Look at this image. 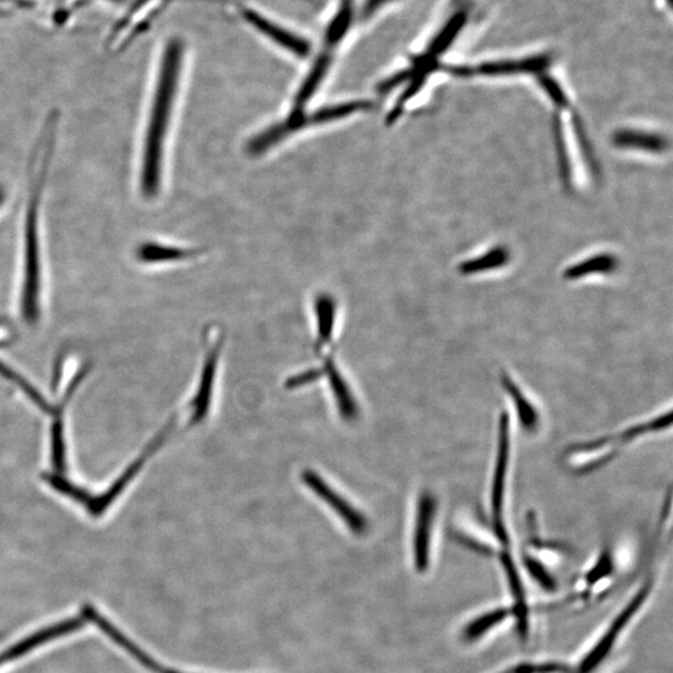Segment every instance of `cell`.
<instances>
[{
    "mask_svg": "<svg viewBox=\"0 0 673 673\" xmlns=\"http://www.w3.org/2000/svg\"><path fill=\"white\" fill-rule=\"evenodd\" d=\"M510 613L511 611L508 609H499L492 611V613L479 617V619L476 620V621L474 622H471L470 625L468 626V637L471 638V640H473V638L479 637V636H482L484 632H486L488 631V629L494 628V626L498 625V623H501L502 620L507 619L509 613Z\"/></svg>",
    "mask_w": 673,
    "mask_h": 673,
    "instance_id": "cell-20",
    "label": "cell"
},
{
    "mask_svg": "<svg viewBox=\"0 0 673 673\" xmlns=\"http://www.w3.org/2000/svg\"><path fill=\"white\" fill-rule=\"evenodd\" d=\"M221 347L222 340L219 338V340L211 344L210 349L207 350L196 396H194V398L190 402L191 414L190 421H188V427L190 428L203 423L206 420L207 414H209Z\"/></svg>",
    "mask_w": 673,
    "mask_h": 673,
    "instance_id": "cell-10",
    "label": "cell"
},
{
    "mask_svg": "<svg viewBox=\"0 0 673 673\" xmlns=\"http://www.w3.org/2000/svg\"><path fill=\"white\" fill-rule=\"evenodd\" d=\"M197 251L192 248L172 246V244H159V242H145L136 250V257L147 265L157 263L179 262L194 259Z\"/></svg>",
    "mask_w": 673,
    "mask_h": 673,
    "instance_id": "cell-13",
    "label": "cell"
},
{
    "mask_svg": "<svg viewBox=\"0 0 673 673\" xmlns=\"http://www.w3.org/2000/svg\"><path fill=\"white\" fill-rule=\"evenodd\" d=\"M565 667L560 665H523L513 669V673H560Z\"/></svg>",
    "mask_w": 673,
    "mask_h": 673,
    "instance_id": "cell-23",
    "label": "cell"
},
{
    "mask_svg": "<svg viewBox=\"0 0 673 673\" xmlns=\"http://www.w3.org/2000/svg\"><path fill=\"white\" fill-rule=\"evenodd\" d=\"M84 623L85 621H84L82 616L73 617V619L64 620V621L34 632L33 635L28 636V637L17 642L13 646L0 653V667L5 665V663L12 662V661L26 656L30 651L36 650V648L43 646V645L48 644V642L57 640L59 637H63V636L70 635L71 632L77 631V629L83 628Z\"/></svg>",
    "mask_w": 673,
    "mask_h": 673,
    "instance_id": "cell-11",
    "label": "cell"
},
{
    "mask_svg": "<svg viewBox=\"0 0 673 673\" xmlns=\"http://www.w3.org/2000/svg\"><path fill=\"white\" fill-rule=\"evenodd\" d=\"M244 15H246L248 21L253 24V27H256L260 32L265 33L268 38L275 40L276 43L286 48L287 51L299 55V57H306L307 52H308V45H307L305 40L293 36L292 34L287 33L281 28L275 27L274 24L263 20L259 14L252 13V12H246Z\"/></svg>",
    "mask_w": 673,
    "mask_h": 673,
    "instance_id": "cell-16",
    "label": "cell"
},
{
    "mask_svg": "<svg viewBox=\"0 0 673 673\" xmlns=\"http://www.w3.org/2000/svg\"><path fill=\"white\" fill-rule=\"evenodd\" d=\"M629 446L631 445L621 428L615 433L567 446L563 454L564 464L575 476H588L615 461Z\"/></svg>",
    "mask_w": 673,
    "mask_h": 673,
    "instance_id": "cell-5",
    "label": "cell"
},
{
    "mask_svg": "<svg viewBox=\"0 0 673 673\" xmlns=\"http://www.w3.org/2000/svg\"><path fill=\"white\" fill-rule=\"evenodd\" d=\"M439 514V499L430 490H423L415 505L413 557L415 569L427 572L430 563V545L434 526Z\"/></svg>",
    "mask_w": 673,
    "mask_h": 673,
    "instance_id": "cell-6",
    "label": "cell"
},
{
    "mask_svg": "<svg viewBox=\"0 0 673 673\" xmlns=\"http://www.w3.org/2000/svg\"><path fill=\"white\" fill-rule=\"evenodd\" d=\"M648 591H650V585L642 588L641 590L636 594V597L629 601L628 606L620 613V615L616 617L615 621H613V625L610 626V629H607L604 637L597 642V646L592 648L588 656L585 657V660L582 661L581 665H580L579 673H590L600 665L601 661L609 654L611 648L615 645V641L617 640V637H619L620 632L625 629V626L628 625L629 620L635 616V613L640 609L641 605L646 600Z\"/></svg>",
    "mask_w": 673,
    "mask_h": 673,
    "instance_id": "cell-9",
    "label": "cell"
},
{
    "mask_svg": "<svg viewBox=\"0 0 673 673\" xmlns=\"http://www.w3.org/2000/svg\"><path fill=\"white\" fill-rule=\"evenodd\" d=\"M501 563L502 569H504L505 573H507L509 586H510L511 592H513V597L515 600H517V611H515V613H517V622H519L517 625H519L520 634L526 636L529 623H527L525 592H524L523 585H521L519 572H517V565H515V561L513 557H511L510 551L502 550V553L501 554Z\"/></svg>",
    "mask_w": 673,
    "mask_h": 673,
    "instance_id": "cell-15",
    "label": "cell"
},
{
    "mask_svg": "<svg viewBox=\"0 0 673 673\" xmlns=\"http://www.w3.org/2000/svg\"><path fill=\"white\" fill-rule=\"evenodd\" d=\"M322 368H324V375H327L328 381H330L331 390L333 393L334 399H336L338 412H340L342 420L347 421L358 420L359 413H361L358 402L353 396L352 390H350L347 381L344 380L342 373L338 371L333 358H331V357L325 358Z\"/></svg>",
    "mask_w": 673,
    "mask_h": 673,
    "instance_id": "cell-12",
    "label": "cell"
},
{
    "mask_svg": "<svg viewBox=\"0 0 673 673\" xmlns=\"http://www.w3.org/2000/svg\"><path fill=\"white\" fill-rule=\"evenodd\" d=\"M524 563H525L527 572H529L530 575L535 579V581L538 582L541 588H544L545 590H554L555 580L553 576L550 575V573L548 572L547 567L542 565L541 561L536 560L533 557H525Z\"/></svg>",
    "mask_w": 673,
    "mask_h": 673,
    "instance_id": "cell-22",
    "label": "cell"
},
{
    "mask_svg": "<svg viewBox=\"0 0 673 673\" xmlns=\"http://www.w3.org/2000/svg\"><path fill=\"white\" fill-rule=\"evenodd\" d=\"M184 45L179 39L166 43L161 55L156 86L148 114L144 148H142L140 170V191L142 197L151 200L159 195L163 175L164 147L172 123L173 104L181 77Z\"/></svg>",
    "mask_w": 673,
    "mask_h": 673,
    "instance_id": "cell-1",
    "label": "cell"
},
{
    "mask_svg": "<svg viewBox=\"0 0 673 673\" xmlns=\"http://www.w3.org/2000/svg\"><path fill=\"white\" fill-rule=\"evenodd\" d=\"M300 479L306 484L307 488L312 490L321 501L327 502L328 507L332 510L336 511L338 517L342 519L346 526L356 536H365L368 533L369 523L367 517L358 509L353 507L340 493L331 488L328 483L318 476V473L313 470L302 471Z\"/></svg>",
    "mask_w": 673,
    "mask_h": 673,
    "instance_id": "cell-7",
    "label": "cell"
},
{
    "mask_svg": "<svg viewBox=\"0 0 673 673\" xmlns=\"http://www.w3.org/2000/svg\"><path fill=\"white\" fill-rule=\"evenodd\" d=\"M615 142L622 148H644L650 151H660L663 148L662 139L651 133L621 132L615 136Z\"/></svg>",
    "mask_w": 673,
    "mask_h": 673,
    "instance_id": "cell-18",
    "label": "cell"
},
{
    "mask_svg": "<svg viewBox=\"0 0 673 673\" xmlns=\"http://www.w3.org/2000/svg\"><path fill=\"white\" fill-rule=\"evenodd\" d=\"M5 201V192L4 188L0 186V206H2L3 204H4Z\"/></svg>",
    "mask_w": 673,
    "mask_h": 673,
    "instance_id": "cell-24",
    "label": "cell"
},
{
    "mask_svg": "<svg viewBox=\"0 0 673 673\" xmlns=\"http://www.w3.org/2000/svg\"><path fill=\"white\" fill-rule=\"evenodd\" d=\"M508 259V253L504 250H495L493 252L486 254L482 259L473 260L470 262L465 263L461 269L465 274H470V272L483 271V269L494 268L505 263Z\"/></svg>",
    "mask_w": 673,
    "mask_h": 673,
    "instance_id": "cell-21",
    "label": "cell"
},
{
    "mask_svg": "<svg viewBox=\"0 0 673 673\" xmlns=\"http://www.w3.org/2000/svg\"><path fill=\"white\" fill-rule=\"evenodd\" d=\"M369 108H371V104L368 101L353 100L321 108L311 114H307L305 110H292L286 119L278 121L275 125L267 127L266 130L260 132L259 135L253 136L248 141V154L251 156H260V155L271 150L272 148L277 147L280 142L286 140L293 133L302 132L308 127L324 125V124L347 119V117L362 113L363 110H367Z\"/></svg>",
    "mask_w": 673,
    "mask_h": 673,
    "instance_id": "cell-4",
    "label": "cell"
},
{
    "mask_svg": "<svg viewBox=\"0 0 673 673\" xmlns=\"http://www.w3.org/2000/svg\"><path fill=\"white\" fill-rule=\"evenodd\" d=\"M513 421L509 411H501L496 426L494 463L490 476L488 494V519L486 525L501 545L502 550L510 547L508 523L509 484H510L511 458H513Z\"/></svg>",
    "mask_w": 673,
    "mask_h": 673,
    "instance_id": "cell-3",
    "label": "cell"
},
{
    "mask_svg": "<svg viewBox=\"0 0 673 673\" xmlns=\"http://www.w3.org/2000/svg\"><path fill=\"white\" fill-rule=\"evenodd\" d=\"M58 115H51L46 123L39 148V165L33 176L26 220H24V271L21 287V313L28 324H36L40 315V290H42V248H40V201L44 180L48 173Z\"/></svg>",
    "mask_w": 673,
    "mask_h": 673,
    "instance_id": "cell-2",
    "label": "cell"
},
{
    "mask_svg": "<svg viewBox=\"0 0 673 673\" xmlns=\"http://www.w3.org/2000/svg\"><path fill=\"white\" fill-rule=\"evenodd\" d=\"M505 673H513V672L510 671V672H505Z\"/></svg>",
    "mask_w": 673,
    "mask_h": 673,
    "instance_id": "cell-25",
    "label": "cell"
},
{
    "mask_svg": "<svg viewBox=\"0 0 673 673\" xmlns=\"http://www.w3.org/2000/svg\"><path fill=\"white\" fill-rule=\"evenodd\" d=\"M316 322H317V349H322L333 337L337 318V302L331 294L321 293L315 300Z\"/></svg>",
    "mask_w": 673,
    "mask_h": 673,
    "instance_id": "cell-14",
    "label": "cell"
},
{
    "mask_svg": "<svg viewBox=\"0 0 673 673\" xmlns=\"http://www.w3.org/2000/svg\"><path fill=\"white\" fill-rule=\"evenodd\" d=\"M501 386L511 403L517 427L527 436H535L541 432L542 415L533 397L508 372L501 374Z\"/></svg>",
    "mask_w": 673,
    "mask_h": 673,
    "instance_id": "cell-8",
    "label": "cell"
},
{
    "mask_svg": "<svg viewBox=\"0 0 673 673\" xmlns=\"http://www.w3.org/2000/svg\"><path fill=\"white\" fill-rule=\"evenodd\" d=\"M110 640L115 642L117 646L123 648L124 651H126V653H129L130 656H132L133 659L138 661V662H140L141 665L145 667V669H148V671L154 673H185L178 671V669H169V667L161 665V663L153 659L150 654L145 653V651H142L141 648L138 646V645L133 644V642L130 640L129 637H126V636L124 635L123 632L120 631V629H114V631L111 632Z\"/></svg>",
    "mask_w": 673,
    "mask_h": 673,
    "instance_id": "cell-17",
    "label": "cell"
},
{
    "mask_svg": "<svg viewBox=\"0 0 673 673\" xmlns=\"http://www.w3.org/2000/svg\"><path fill=\"white\" fill-rule=\"evenodd\" d=\"M615 267V260L611 256H598L573 267L566 272V277L575 280L592 272H607Z\"/></svg>",
    "mask_w": 673,
    "mask_h": 673,
    "instance_id": "cell-19",
    "label": "cell"
}]
</instances>
